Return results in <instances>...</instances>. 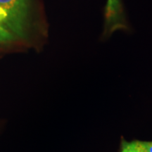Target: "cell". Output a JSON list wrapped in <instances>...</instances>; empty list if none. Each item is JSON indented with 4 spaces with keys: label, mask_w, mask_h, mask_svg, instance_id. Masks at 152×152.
<instances>
[{
    "label": "cell",
    "mask_w": 152,
    "mask_h": 152,
    "mask_svg": "<svg viewBox=\"0 0 152 152\" xmlns=\"http://www.w3.org/2000/svg\"><path fill=\"white\" fill-rule=\"evenodd\" d=\"M146 149H147L148 152H152V141L151 142H143Z\"/></svg>",
    "instance_id": "52a82bcc"
},
{
    "label": "cell",
    "mask_w": 152,
    "mask_h": 152,
    "mask_svg": "<svg viewBox=\"0 0 152 152\" xmlns=\"http://www.w3.org/2000/svg\"><path fill=\"white\" fill-rule=\"evenodd\" d=\"M0 24H5L7 27L8 28L9 24V15L4 8L0 7Z\"/></svg>",
    "instance_id": "5b68a950"
},
{
    "label": "cell",
    "mask_w": 152,
    "mask_h": 152,
    "mask_svg": "<svg viewBox=\"0 0 152 152\" xmlns=\"http://www.w3.org/2000/svg\"><path fill=\"white\" fill-rule=\"evenodd\" d=\"M121 152H137L132 145V142H129L123 140L121 143Z\"/></svg>",
    "instance_id": "277c9868"
},
{
    "label": "cell",
    "mask_w": 152,
    "mask_h": 152,
    "mask_svg": "<svg viewBox=\"0 0 152 152\" xmlns=\"http://www.w3.org/2000/svg\"><path fill=\"white\" fill-rule=\"evenodd\" d=\"M104 15V37H109L117 30L129 29L121 0H107Z\"/></svg>",
    "instance_id": "7a4b0ae2"
},
{
    "label": "cell",
    "mask_w": 152,
    "mask_h": 152,
    "mask_svg": "<svg viewBox=\"0 0 152 152\" xmlns=\"http://www.w3.org/2000/svg\"><path fill=\"white\" fill-rule=\"evenodd\" d=\"M132 145L134 146V149L137 152H148L147 149H146L145 146H144V142L142 141H139V140H135V141L132 142Z\"/></svg>",
    "instance_id": "8992f818"
},
{
    "label": "cell",
    "mask_w": 152,
    "mask_h": 152,
    "mask_svg": "<svg viewBox=\"0 0 152 152\" xmlns=\"http://www.w3.org/2000/svg\"><path fill=\"white\" fill-rule=\"evenodd\" d=\"M9 15L8 28L18 37H26L30 14V0H0Z\"/></svg>",
    "instance_id": "6da1fadb"
},
{
    "label": "cell",
    "mask_w": 152,
    "mask_h": 152,
    "mask_svg": "<svg viewBox=\"0 0 152 152\" xmlns=\"http://www.w3.org/2000/svg\"><path fill=\"white\" fill-rule=\"evenodd\" d=\"M14 39V35L10 32L8 28L0 24V43L7 42Z\"/></svg>",
    "instance_id": "3957f363"
}]
</instances>
